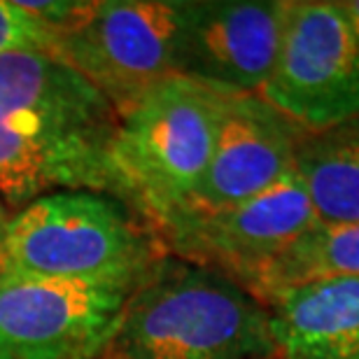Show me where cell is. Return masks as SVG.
<instances>
[{
	"mask_svg": "<svg viewBox=\"0 0 359 359\" xmlns=\"http://www.w3.org/2000/svg\"><path fill=\"white\" fill-rule=\"evenodd\" d=\"M304 135L262 93H224L210 163L184 212L222 210L271 189L294 170Z\"/></svg>",
	"mask_w": 359,
	"mask_h": 359,
	"instance_id": "30bf717a",
	"label": "cell"
},
{
	"mask_svg": "<svg viewBox=\"0 0 359 359\" xmlns=\"http://www.w3.org/2000/svg\"><path fill=\"white\" fill-rule=\"evenodd\" d=\"M294 170L318 222H359V121L306 133Z\"/></svg>",
	"mask_w": 359,
	"mask_h": 359,
	"instance_id": "7c38bea8",
	"label": "cell"
},
{
	"mask_svg": "<svg viewBox=\"0 0 359 359\" xmlns=\"http://www.w3.org/2000/svg\"><path fill=\"white\" fill-rule=\"evenodd\" d=\"M224 93L170 75L119 114L112 142L117 198L156 233L189 208L212 156Z\"/></svg>",
	"mask_w": 359,
	"mask_h": 359,
	"instance_id": "277c9868",
	"label": "cell"
},
{
	"mask_svg": "<svg viewBox=\"0 0 359 359\" xmlns=\"http://www.w3.org/2000/svg\"><path fill=\"white\" fill-rule=\"evenodd\" d=\"M276 359H278V357H276Z\"/></svg>",
	"mask_w": 359,
	"mask_h": 359,
	"instance_id": "e0dca14e",
	"label": "cell"
},
{
	"mask_svg": "<svg viewBox=\"0 0 359 359\" xmlns=\"http://www.w3.org/2000/svg\"><path fill=\"white\" fill-rule=\"evenodd\" d=\"M117 359H276L266 306L217 271L163 259L126 299Z\"/></svg>",
	"mask_w": 359,
	"mask_h": 359,
	"instance_id": "7a4b0ae2",
	"label": "cell"
},
{
	"mask_svg": "<svg viewBox=\"0 0 359 359\" xmlns=\"http://www.w3.org/2000/svg\"><path fill=\"white\" fill-rule=\"evenodd\" d=\"M163 241L133 208L100 191H54L24 205L0 238V273L133 292Z\"/></svg>",
	"mask_w": 359,
	"mask_h": 359,
	"instance_id": "3957f363",
	"label": "cell"
},
{
	"mask_svg": "<svg viewBox=\"0 0 359 359\" xmlns=\"http://www.w3.org/2000/svg\"><path fill=\"white\" fill-rule=\"evenodd\" d=\"M262 96L306 133L359 121V35L339 3L290 0Z\"/></svg>",
	"mask_w": 359,
	"mask_h": 359,
	"instance_id": "8992f818",
	"label": "cell"
},
{
	"mask_svg": "<svg viewBox=\"0 0 359 359\" xmlns=\"http://www.w3.org/2000/svg\"><path fill=\"white\" fill-rule=\"evenodd\" d=\"M290 0L191 3L177 75L219 93H259L276 68Z\"/></svg>",
	"mask_w": 359,
	"mask_h": 359,
	"instance_id": "9c48e42d",
	"label": "cell"
},
{
	"mask_svg": "<svg viewBox=\"0 0 359 359\" xmlns=\"http://www.w3.org/2000/svg\"><path fill=\"white\" fill-rule=\"evenodd\" d=\"M318 217L297 170L271 189L212 212H184L159 233L184 262L250 287Z\"/></svg>",
	"mask_w": 359,
	"mask_h": 359,
	"instance_id": "ba28073f",
	"label": "cell"
},
{
	"mask_svg": "<svg viewBox=\"0 0 359 359\" xmlns=\"http://www.w3.org/2000/svg\"><path fill=\"white\" fill-rule=\"evenodd\" d=\"M128 297L119 287L0 273V359H98Z\"/></svg>",
	"mask_w": 359,
	"mask_h": 359,
	"instance_id": "52a82bcc",
	"label": "cell"
},
{
	"mask_svg": "<svg viewBox=\"0 0 359 359\" xmlns=\"http://www.w3.org/2000/svg\"><path fill=\"white\" fill-rule=\"evenodd\" d=\"M189 0H103L54 56L84 75L117 114L170 75L189 19Z\"/></svg>",
	"mask_w": 359,
	"mask_h": 359,
	"instance_id": "5b68a950",
	"label": "cell"
},
{
	"mask_svg": "<svg viewBox=\"0 0 359 359\" xmlns=\"http://www.w3.org/2000/svg\"><path fill=\"white\" fill-rule=\"evenodd\" d=\"M117 124L114 105L59 56L0 54V198L24 208L54 191L117 196Z\"/></svg>",
	"mask_w": 359,
	"mask_h": 359,
	"instance_id": "6da1fadb",
	"label": "cell"
},
{
	"mask_svg": "<svg viewBox=\"0 0 359 359\" xmlns=\"http://www.w3.org/2000/svg\"><path fill=\"white\" fill-rule=\"evenodd\" d=\"M327 278H359V222H315L250 287L264 301L285 287Z\"/></svg>",
	"mask_w": 359,
	"mask_h": 359,
	"instance_id": "4fadbf2b",
	"label": "cell"
},
{
	"mask_svg": "<svg viewBox=\"0 0 359 359\" xmlns=\"http://www.w3.org/2000/svg\"><path fill=\"white\" fill-rule=\"evenodd\" d=\"M5 226H7V217H5V208H3V203H0V238H3Z\"/></svg>",
	"mask_w": 359,
	"mask_h": 359,
	"instance_id": "2e32d148",
	"label": "cell"
},
{
	"mask_svg": "<svg viewBox=\"0 0 359 359\" xmlns=\"http://www.w3.org/2000/svg\"><path fill=\"white\" fill-rule=\"evenodd\" d=\"M339 7L350 21V26L355 28V33L359 35V0H346V3H339Z\"/></svg>",
	"mask_w": 359,
	"mask_h": 359,
	"instance_id": "9a60e30c",
	"label": "cell"
},
{
	"mask_svg": "<svg viewBox=\"0 0 359 359\" xmlns=\"http://www.w3.org/2000/svg\"><path fill=\"white\" fill-rule=\"evenodd\" d=\"M262 304L278 359H359V278L285 287Z\"/></svg>",
	"mask_w": 359,
	"mask_h": 359,
	"instance_id": "8fae6325",
	"label": "cell"
},
{
	"mask_svg": "<svg viewBox=\"0 0 359 359\" xmlns=\"http://www.w3.org/2000/svg\"><path fill=\"white\" fill-rule=\"evenodd\" d=\"M35 49L54 54L56 38L21 12L14 0H0V54Z\"/></svg>",
	"mask_w": 359,
	"mask_h": 359,
	"instance_id": "5bb4252c",
	"label": "cell"
}]
</instances>
